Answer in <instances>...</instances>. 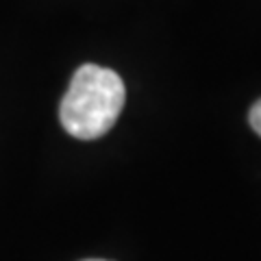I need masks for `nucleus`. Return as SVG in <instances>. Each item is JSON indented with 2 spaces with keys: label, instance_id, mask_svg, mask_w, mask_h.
<instances>
[{
  "label": "nucleus",
  "instance_id": "obj_3",
  "mask_svg": "<svg viewBox=\"0 0 261 261\" xmlns=\"http://www.w3.org/2000/svg\"><path fill=\"white\" fill-rule=\"evenodd\" d=\"M85 261H107V259H85Z\"/></svg>",
  "mask_w": 261,
  "mask_h": 261
},
{
  "label": "nucleus",
  "instance_id": "obj_1",
  "mask_svg": "<svg viewBox=\"0 0 261 261\" xmlns=\"http://www.w3.org/2000/svg\"><path fill=\"white\" fill-rule=\"evenodd\" d=\"M126 89L118 72L85 63L74 72L65 92L59 120L76 140H98L109 133L124 109Z\"/></svg>",
  "mask_w": 261,
  "mask_h": 261
},
{
  "label": "nucleus",
  "instance_id": "obj_2",
  "mask_svg": "<svg viewBox=\"0 0 261 261\" xmlns=\"http://www.w3.org/2000/svg\"><path fill=\"white\" fill-rule=\"evenodd\" d=\"M248 122H250L252 130H255V133L261 137V98H259L255 105H252V109L248 113Z\"/></svg>",
  "mask_w": 261,
  "mask_h": 261
}]
</instances>
